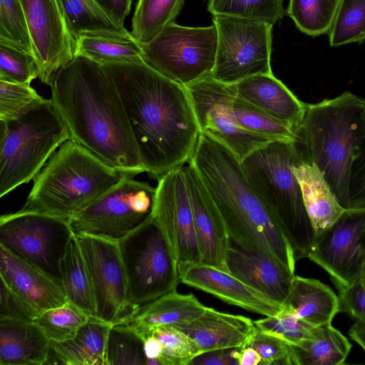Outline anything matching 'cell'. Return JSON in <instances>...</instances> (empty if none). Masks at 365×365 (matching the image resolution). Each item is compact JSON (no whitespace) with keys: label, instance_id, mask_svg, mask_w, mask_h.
Instances as JSON below:
<instances>
[{"label":"cell","instance_id":"cell-1","mask_svg":"<svg viewBox=\"0 0 365 365\" xmlns=\"http://www.w3.org/2000/svg\"><path fill=\"white\" fill-rule=\"evenodd\" d=\"M100 66L120 95L145 172L158 180L187 163L201 132L186 86L145 61Z\"/></svg>","mask_w":365,"mask_h":365},{"label":"cell","instance_id":"cell-2","mask_svg":"<svg viewBox=\"0 0 365 365\" xmlns=\"http://www.w3.org/2000/svg\"><path fill=\"white\" fill-rule=\"evenodd\" d=\"M51 87L70 139L126 175L145 172L120 95L100 65L76 55Z\"/></svg>","mask_w":365,"mask_h":365},{"label":"cell","instance_id":"cell-3","mask_svg":"<svg viewBox=\"0 0 365 365\" xmlns=\"http://www.w3.org/2000/svg\"><path fill=\"white\" fill-rule=\"evenodd\" d=\"M215 202L228 236L280 262L294 274L293 250L278 222L249 185L240 162L226 146L200 133L189 160Z\"/></svg>","mask_w":365,"mask_h":365},{"label":"cell","instance_id":"cell-4","mask_svg":"<svg viewBox=\"0 0 365 365\" xmlns=\"http://www.w3.org/2000/svg\"><path fill=\"white\" fill-rule=\"evenodd\" d=\"M365 98L350 91L307 103L293 145L301 160L314 164L341 206L347 200L349 173L361 139Z\"/></svg>","mask_w":365,"mask_h":365},{"label":"cell","instance_id":"cell-5","mask_svg":"<svg viewBox=\"0 0 365 365\" xmlns=\"http://www.w3.org/2000/svg\"><path fill=\"white\" fill-rule=\"evenodd\" d=\"M127 176L69 139L35 177L21 210L68 221Z\"/></svg>","mask_w":365,"mask_h":365},{"label":"cell","instance_id":"cell-6","mask_svg":"<svg viewBox=\"0 0 365 365\" xmlns=\"http://www.w3.org/2000/svg\"><path fill=\"white\" fill-rule=\"evenodd\" d=\"M300 160L293 143L275 140L240 162L245 178L278 222L296 261L308 257L316 240L299 183L292 171Z\"/></svg>","mask_w":365,"mask_h":365},{"label":"cell","instance_id":"cell-7","mask_svg":"<svg viewBox=\"0 0 365 365\" xmlns=\"http://www.w3.org/2000/svg\"><path fill=\"white\" fill-rule=\"evenodd\" d=\"M0 197L38 174L69 140L51 99H43L16 118L0 120Z\"/></svg>","mask_w":365,"mask_h":365},{"label":"cell","instance_id":"cell-8","mask_svg":"<svg viewBox=\"0 0 365 365\" xmlns=\"http://www.w3.org/2000/svg\"><path fill=\"white\" fill-rule=\"evenodd\" d=\"M118 247L134 315L144 305L176 290L181 282L178 265L152 215L120 240Z\"/></svg>","mask_w":365,"mask_h":365},{"label":"cell","instance_id":"cell-9","mask_svg":"<svg viewBox=\"0 0 365 365\" xmlns=\"http://www.w3.org/2000/svg\"><path fill=\"white\" fill-rule=\"evenodd\" d=\"M127 176L68 223L75 235H89L119 242L151 215L157 188Z\"/></svg>","mask_w":365,"mask_h":365},{"label":"cell","instance_id":"cell-10","mask_svg":"<svg viewBox=\"0 0 365 365\" xmlns=\"http://www.w3.org/2000/svg\"><path fill=\"white\" fill-rule=\"evenodd\" d=\"M145 61L165 77L187 86L211 75L217 35L214 24L189 27L172 22L141 43Z\"/></svg>","mask_w":365,"mask_h":365},{"label":"cell","instance_id":"cell-11","mask_svg":"<svg viewBox=\"0 0 365 365\" xmlns=\"http://www.w3.org/2000/svg\"><path fill=\"white\" fill-rule=\"evenodd\" d=\"M217 35L215 66L216 81L235 84L248 77L272 73V25L245 18L214 15Z\"/></svg>","mask_w":365,"mask_h":365},{"label":"cell","instance_id":"cell-12","mask_svg":"<svg viewBox=\"0 0 365 365\" xmlns=\"http://www.w3.org/2000/svg\"><path fill=\"white\" fill-rule=\"evenodd\" d=\"M73 235L68 220L43 212L21 209L0 217V245L61 284L60 261Z\"/></svg>","mask_w":365,"mask_h":365},{"label":"cell","instance_id":"cell-13","mask_svg":"<svg viewBox=\"0 0 365 365\" xmlns=\"http://www.w3.org/2000/svg\"><path fill=\"white\" fill-rule=\"evenodd\" d=\"M156 188L152 216L170 248L181 279L189 267L202 263L183 166L160 177Z\"/></svg>","mask_w":365,"mask_h":365},{"label":"cell","instance_id":"cell-14","mask_svg":"<svg viewBox=\"0 0 365 365\" xmlns=\"http://www.w3.org/2000/svg\"><path fill=\"white\" fill-rule=\"evenodd\" d=\"M185 86L200 132L226 146L240 162L253 151L275 141L249 132L235 122L230 111L235 94L232 85L219 82L210 75Z\"/></svg>","mask_w":365,"mask_h":365},{"label":"cell","instance_id":"cell-15","mask_svg":"<svg viewBox=\"0 0 365 365\" xmlns=\"http://www.w3.org/2000/svg\"><path fill=\"white\" fill-rule=\"evenodd\" d=\"M75 236L91 278L96 317L113 325L127 322L134 312L128 302L118 243L89 235Z\"/></svg>","mask_w":365,"mask_h":365},{"label":"cell","instance_id":"cell-16","mask_svg":"<svg viewBox=\"0 0 365 365\" xmlns=\"http://www.w3.org/2000/svg\"><path fill=\"white\" fill-rule=\"evenodd\" d=\"M364 236L365 207L347 209L317 237L307 257L324 269L340 290L361 276Z\"/></svg>","mask_w":365,"mask_h":365},{"label":"cell","instance_id":"cell-17","mask_svg":"<svg viewBox=\"0 0 365 365\" xmlns=\"http://www.w3.org/2000/svg\"><path fill=\"white\" fill-rule=\"evenodd\" d=\"M41 81L51 86L58 72L75 57L76 40L58 0H20Z\"/></svg>","mask_w":365,"mask_h":365},{"label":"cell","instance_id":"cell-18","mask_svg":"<svg viewBox=\"0 0 365 365\" xmlns=\"http://www.w3.org/2000/svg\"><path fill=\"white\" fill-rule=\"evenodd\" d=\"M202 263L228 272L226 255L229 236L207 187L195 166L183 165Z\"/></svg>","mask_w":365,"mask_h":365},{"label":"cell","instance_id":"cell-19","mask_svg":"<svg viewBox=\"0 0 365 365\" xmlns=\"http://www.w3.org/2000/svg\"><path fill=\"white\" fill-rule=\"evenodd\" d=\"M228 272L269 299L284 304L294 274L267 255L245 248L229 237Z\"/></svg>","mask_w":365,"mask_h":365},{"label":"cell","instance_id":"cell-20","mask_svg":"<svg viewBox=\"0 0 365 365\" xmlns=\"http://www.w3.org/2000/svg\"><path fill=\"white\" fill-rule=\"evenodd\" d=\"M181 282L200 289L226 303L265 317L275 316L283 305L250 287L230 272L202 263L189 267Z\"/></svg>","mask_w":365,"mask_h":365},{"label":"cell","instance_id":"cell-21","mask_svg":"<svg viewBox=\"0 0 365 365\" xmlns=\"http://www.w3.org/2000/svg\"><path fill=\"white\" fill-rule=\"evenodd\" d=\"M0 277L39 313L68 302L62 284L0 245Z\"/></svg>","mask_w":365,"mask_h":365},{"label":"cell","instance_id":"cell-22","mask_svg":"<svg viewBox=\"0 0 365 365\" xmlns=\"http://www.w3.org/2000/svg\"><path fill=\"white\" fill-rule=\"evenodd\" d=\"M192 339L202 352L247 346L257 327L250 318L210 307L197 318L171 326Z\"/></svg>","mask_w":365,"mask_h":365},{"label":"cell","instance_id":"cell-23","mask_svg":"<svg viewBox=\"0 0 365 365\" xmlns=\"http://www.w3.org/2000/svg\"><path fill=\"white\" fill-rule=\"evenodd\" d=\"M236 96L289 126L294 133L304 118L307 103L272 73L248 77L232 85Z\"/></svg>","mask_w":365,"mask_h":365},{"label":"cell","instance_id":"cell-24","mask_svg":"<svg viewBox=\"0 0 365 365\" xmlns=\"http://www.w3.org/2000/svg\"><path fill=\"white\" fill-rule=\"evenodd\" d=\"M51 340L34 322L0 319V365H42Z\"/></svg>","mask_w":365,"mask_h":365},{"label":"cell","instance_id":"cell-25","mask_svg":"<svg viewBox=\"0 0 365 365\" xmlns=\"http://www.w3.org/2000/svg\"><path fill=\"white\" fill-rule=\"evenodd\" d=\"M299 183L304 205L316 238L346 210L331 190L322 172L313 163L300 160L292 167Z\"/></svg>","mask_w":365,"mask_h":365},{"label":"cell","instance_id":"cell-26","mask_svg":"<svg viewBox=\"0 0 365 365\" xmlns=\"http://www.w3.org/2000/svg\"><path fill=\"white\" fill-rule=\"evenodd\" d=\"M283 307L312 327L331 324L340 312V300L322 282L294 274Z\"/></svg>","mask_w":365,"mask_h":365},{"label":"cell","instance_id":"cell-27","mask_svg":"<svg viewBox=\"0 0 365 365\" xmlns=\"http://www.w3.org/2000/svg\"><path fill=\"white\" fill-rule=\"evenodd\" d=\"M206 308L194 294H180L174 290L144 305L124 323L133 327L143 338L156 327L192 321Z\"/></svg>","mask_w":365,"mask_h":365},{"label":"cell","instance_id":"cell-28","mask_svg":"<svg viewBox=\"0 0 365 365\" xmlns=\"http://www.w3.org/2000/svg\"><path fill=\"white\" fill-rule=\"evenodd\" d=\"M113 324L90 317L71 339L51 341L50 349L60 364L65 365H106L108 334Z\"/></svg>","mask_w":365,"mask_h":365},{"label":"cell","instance_id":"cell-29","mask_svg":"<svg viewBox=\"0 0 365 365\" xmlns=\"http://www.w3.org/2000/svg\"><path fill=\"white\" fill-rule=\"evenodd\" d=\"M351 346L348 339L331 324L317 326L309 338L291 345L292 364L341 365Z\"/></svg>","mask_w":365,"mask_h":365},{"label":"cell","instance_id":"cell-30","mask_svg":"<svg viewBox=\"0 0 365 365\" xmlns=\"http://www.w3.org/2000/svg\"><path fill=\"white\" fill-rule=\"evenodd\" d=\"M60 272L67 300L90 317H97L91 278L75 235L60 261Z\"/></svg>","mask_w":365,"mask_h":365},{"label":"cell","instance_id":"cell-31","mask_svg":"<svg viewBox=\"0 0 365 365\" xmlns=\"http://www.w3.org/2000/svg\"><path fill=\"white\" fill-rule=\"evenodd\" d=\"M76 55L87 57L98 65L145 61L141 44L133 35H81L76 40Z\"/></svg>","mask_w":365,"mask_h":365},{"label":"cell","instance_id":"cell-32","mask_svg":"<svg viewBox=\"0 0 365 365\" xmlns=\"http://www.w3.org/2000/svg\"><path fill=\"white\" fill-rule=\"evenodd\" d=\"M75 40L86 34L131 36L123 22L103 10L95 0H58Z\"/></svg>","mask_w":365,"mask_h":365},{"label":"cell","instance_id":"cell-33","mask_svg":"<svg viewBox=\"0 0 365 365\" xmlns=\"http://www.w3.org/2000/svg\"><path fill=\"white\" fill-rule=\"evenodd\" d=\"M185 0H138L132 19L133 37L150 41L168 24L174 22Z\"/></svg>","mask_w":365,"mask_h":365},{"label":"cell","instance_id":"cell-34","mask_svg":"<svg viewBox=\"0 0 365 365\" xmlns=\"http://www.w3.org/2000/svg\"><path fill=\"white\" fill-rule=\"evenodd\" d=\"M230 111L235 122L249 132L274 140L295 141L296 135L289 126L235 94L230 102Z\"/></svg>","mask_w":365,"mask_h":365},{"label":"cell","instance_id":"cell-35","mask_svg":"<svg viewBox=\"0 0 365 365\" xmlns=\"http://www.w3.org/2000/svg\"><path fill=\"white\" fill-rule=\"evenodd\" d=\"M340 0H289L287 13L302 33L317 36L328 34Z\"/></svg>","mask_w":365,"mask_h":365},{"label":"cell","instance_id":"cell-36","mask_svg":"<svg viewBox=\"0 0 365 365\" xmlns=\"http://www.w3.org/2000/svg\"><path fill=\"white\" fill-rule=\"evenodd\" d=\"M147 365L144 339L125 323L112 325L106 342V365Z\"/></svg>","mask_w":365,"mask_h":365},{"label":"cell","instance_id":"cell-37","mask_svg":"<svg viewBox=\"0 0 365 365\" xmlns=\"http://www.w3.org/2000/svg\"><path fill=\"white\" fill-rule=\"evenodd\" d=\"M90 316L68 301L57 307L39 313L34 322L53 341L73 339Z\"/></svg>","mask_w":365,"mask_h":365},{"label":"cell","instance_id":"cell-38","mask_svg":"<svg viewBox=\"0 0 365 365\" xmlns=\"http://www.w3.org/2000/svg\"><path fill=\"white\" fill-rule=\"evenodd\" d=\"M284 0H208L207 10L226 15L264 21L272 26L285 14Z\"/></svg>","mask_w":365,"mask_h":365},{"label":"cell","instance_id":"cell-39","mask_svg":"<svg viewBox=\"0 0 365 365\" xmlns=\"http://www.w3.org/2000/svg\"><path fill=\"white\" fill-rule=\"evenodd\" d=\"M328 34L334 47L364 41L365 0H340Z\"/></svg>","mask_w":365,"mask_h":365},{"label":"cell","instance_id":"cell-40","mask_svg":"<svg viewBox=\"0 0 365 365\" xmlns=\"http://www.w3.org/2000/svg\"><path fill=\"white\" fill-rule=\"evenodd\" d=\"M38 76L37 61L32 53L0 41V81L31 85Z\"/></svg>","mask_w":365,"mask_h":365},{"label":"cell","instance_id":"cell-41","mask_svg":"<svg viewBox=\"0 0 365 365\" xmlns=\"http://www.w3.org/2000/svg\"><path fill=\"white\" fill-rule=\"evenodd\" d=\"M147 335L155 336L163 345L159 359L160 365H189L194 358L202 353L192 339L171 326L156 327L145 336Z\"/></svg>","mask_w":365,"mask_h":365},{"label":"cell","instance_id":"cell-42","mask_svg":"<svg viewBox=\"0 0 365 365\" xmlns=\"http://www.w3.org/2000/svg\"><path fill=\"white\" fill-rule=\"evenodd\" d=\"M0 41L11 43L34 56L20 0H0Z\"/></svg>","mask_w":365,"mask_h":365},{"label":"cell","instance_id":"cell-43","mask_svg":"<svg viewBox=\"0 0 365 365\" xmlns=\"http://www.w3.org/2000/svg\"><path fill=\"white\" fill-rule=\"evenodd\" d=\"M256 327L274 335L290 345H297L312 336V327L299 319L294 312L283 307L275 316H268L254 321Z\"/></svg>","mask_w":365,"mask_h":365},{"label":"cell","instance_id":"cell-44","mask_svg":"<svg viewBox=\"0 0 365 365\" xmlns=\"http://www.w3.org/2000/svg\"><path fill=\"white\" fill-rule=\"evenodd\" d=\"M43 99L31 85L0 81V120L16 118Z\"/></svg>","mask_w":365,"mask_h":365},{"label":"cell","instance_id":"cell-45","mask_svg":"<svg viewBox=\"0 0 365 365\" xmlns=\"http://www.w3.org/2000/svg\"><path fill=\"white\" fill-rule=\"evenodd\" d=\"M246 346L260 355L261 365H293L291 345L283 339L257 328Z\"/></svg>","mask_w":365,"mask_h":365},{"label":"cell","instance_id":"cell-46","mask_svg":"<svg viewBox=\"0 0 365 365\" xmlns=\"http://www.w3.org/2000/svg\"><path fill=\"white\" fill-rule=\"evenodd\" d=\"M365 207V109L362 133L352 162L345 209Z\"/></svg>","mask_w":365,"mask_h":365},{"label":"cell","instance_id":"cell-47","mask_svg":"<svg viewBox=\"0 0 365 365\" xmlns=\"http://www.w3.org/2000/svg\"><path fill=\"white\" fill-rule=\"evenodd\" d=\"M38 314L1 278L0 319L34 322Z\"/></svg>","mask_w":365,"mask_h":365},{"label":"cell","instance_id":"cell-48","mask_svg":"<svg viewBox=\"0 0 365 365\" xmlns=\"http://www.w3.org/2000/svg\"><path fill=\"white\" fill-rule=\"evenodd\" d=\"M339 292L340 312H346L356 321L365 323V287L361 278Z\"/></svg>","mask_w":365,"mask_h":365},{"label":"cell","instance_id":"cell-49","mask_svg":"<svg viewBox=\"0 0 365 365\" xmlns=\"http://www.w3.org/2000/svg\"><path fill=\"white\" fill-rule=\"evenodd\" d=\"M242 348H228L203 352L189 365H239Z\"/></svg>","mask_w":365,"mask_h":365},{"label":"cell","instance_id":"cell-50","mask_svg":"<svg viewBox=\"0 0 365 365\" xmlns=\"http://www.w3.org/2000/svg\"><path fill=\"white\" fill-rule=\"evenodd\" d=\"M99 6L115 19L124 23L131 9L132 0H95Z\"/></svg>","mask_w":365,"mask_h":365},{"label":"cell","instance_id":"cell-51","mask_svg":"<svg viewBox=\"0 0 365 365\" xmlns=\"http://www.w3.org/2000/svg\"><path fill=\"white\" fill-rule=\"evenodd\" d=\"M143 339L147 365H160L159 359L163 351L161 342L153 335H147Z\"/></svg>","mask_w":365,"mask_h":365},{"label":"cell","instance_id":"cell-52","mask_svg":"<svg viewBox=\"0 0 365 365\" xmlns=\"http://www.w3.org/2000/svg\"><path fill=\"white\" fill-rule=\"evenodd\" d=\"M261 361L260 355L252 347L245 346L241 349L239 365H258Z\"/></svg>","mask_w":365,"mask_h":365},{"label":"cell","instance_id":"cell-53","mask_svg":"<svg viewBox=\"0 0 365 365\" xmlns=\"http://www.w3.org/2000/svg\"><path fill=\"white\" fill-rule=\"evenodd\" d=\"M349 335L365 351V323L356 321L350 327Z\"/></svg>","mask_w":365,"mask_h":365}]
</instances>
